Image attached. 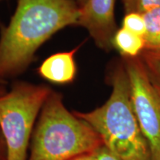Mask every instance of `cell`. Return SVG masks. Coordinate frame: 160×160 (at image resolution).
Returning a JSON list of instances; mask_svg holds the SVG:
<instances>
[{
    "label": "cell",
    "mask_w": 160,
    "mask_h": 160,
    "mask_svg": "<svg viewBox=\"0 0 160 160\" xmlns=\"http://www.w3.org/2000/svg\"><path fill=\"white\" fill-rule=\"evenodd\" d=\"M77 0H18L15 12L0 31V79L23 73L37 50L68 26H77Z\"/></svg>",
    "instance_id": "6da1fadb"
},
{
    "label": "cell",
    "mask_w": 160,
    "mask_h": 160,
    "mask_svg": "<svg viewBox=\"0 0 160 160\" xmlns=\"http://www.w3.org/2000/svg\"><path fill=\"white\" fill-rule=\"evenodd\" d=\"M112 91L102 105L89 112L73 111L99 133L103 145L120 160H153L136 117L122 60L109 75Z\"/></svg>",
    "instance_id": "7a4b0ae2"
},
{
    "label": "cell",
    "mask_w": 160,
    "mask_h": 160,
    "mask_svg": "<svg viewBox=\"0 0 160 160\" xmlns=\"http://www.w3.org/2000/svg\"><path fill=\"white\" fill-rule=\"evenodd\" d=\"M103 145L93 127L69 111L62 95L52 91L35 125L27 160H71Z\"/></svg>",
    "instance_id": "3957f363"
},
{
    "label": "cell",
    "mask_w": 160,
    "mask_h": 160,
    "mask_svg": "<svg viewBox=\"0 0 160 160\" xmlns=\"http://www.w3.org/2000/svg\"><path fill=\"white\" fill-rule=\"evenodd\" d=\"M52 90L44 85L18 82L0 96V128L8 160H27L33 130Z\"/></svg>",
    "instance_id": "277c9868"
},
{
    "label": "cell",
    "mask_w": 160,
    "mask_h": 160,
    "mask_svg": "<svg viewBox=\"0 0 160 160\" xmlns=\"http://www.w3.org/2000/svg\"><path fill=\"white\" fill-rule=\"evenodd\" d=\"M129 80L132 106L148 142L153 160H160V85L141 57H122Z\"/></svg>",
    "instance_id": "5b68a950"
},
{
    "label": "cell",
    "mask_w": 160,
    "mask_h": 160,
    "mask_svg": "<svg viewBox=\"0 0 160 160\" xmlns=\"http://www.w3.org/2000/svg\"><path fill=\"white\" fill-rule=\"evenodd\" d=\"M114 10L115 0H88L79 8L77 26L87 30L96 45L106 52L113 48L112 41L118 30Z\"/></svg>",
    "instance_id": "8992f818"
},
{
    "label": "cell",
    "mask_w": 160,
    "mask_h": 160,
    "mask_svg": "<svg viewBox=\"0 0 160 160\" xmlns=\"http://www.w3.org/2000/svg\"><path fill=\"white\" fill-rule=\"evenodd\" d=\"M80 45L70 51L59 52L44 60L38 68L40 77L56 85L71 83L77 76L75 55Z\"/></svg>",
    "instance_id": "52a82bcc"
},
{
    "label": "cell",
    "mask_w": 160,
    "mask_h": 160,
    "mask_svg": "<svg viewBox=\"0 0 160 160\" xmlns=\"http://www.w3.org/2000/svg\"><path fill=\"white\" fill-rule=\"evenodd\" d=\"M113 48L122 57L136 58L145 51V40L142 37L135 34L121 27L116 32L112 41Z\"/></svg>",
    "instance_id": "ba28073f"
},
{
    "label": "cell",
    "mask_w": 160,
    "mask_h": 160,
    "mask_svg": "<svg viewBox=\"0 0 160 160\" xmlns=\"http://www.w3.org/2000/svg\"><path fill=\"white\" fill-rule=\"evenodd\" d=\"M145 22V51H160V7L142 14Z\"/></svg>",
    "instance_id": "9c48e42d"
},
{
    "label": "cell",
    "mask_w": 160,
    "mask_h": 160,
    "mask_svg": "<svg viewBox=\"0 0 160 160\" xmlns=\"http://www.w3.org/2000/svg\"><path fill=\"white\" fill-rule=\"evenodd\" d=\"M125 14L138 13L143 14L150 10L160 7V0H122Z\"/></svg>",
    "instance_id": "30bf717a"
},
{
    "label": "cell",
    "mask_w": 160,
    "mask_h": 160,
    "mask_svg": "<svg viewBox=\"0 0 160 160\" xmlns=\"http://www.w3.org/2000/svg\"><path fill=\"white\" fill-rule=\"evenodd\" d=\"M122 27L132 33L144 37L145 33V22L142 14L138 13H125Z\"/></svg>",
    "instance_id": "8fae6325"
},
{
    "label": "cell",
    "mask_w": 160,
    "mask_h": 160,
    "mask_svg": "<svg viewBox=\"0 0 160 160\" xmlns=\"http://www.w3.org/2000/svg\"><path fill=\"white\" fill-rule=\"evenodd\" d=\"M140 57L150 74L160 85V51H143Z\"/></svg>",
    "instance_id": "7c38bea8"
},
{
    "label": "cell",
    "mask_w": 160,
    "mask_h": 160,
    "mask_svg": "<svg viewBox=\"0 0 160 160\" xmlns=\"http://www.w3.org/2000/svg\"><path fill=\"white\" fill-rule=\"evenodd\" d=\"M93 155L96 160H120L105 145L102 146L93 152Z\"/></svg>",
    "instance_id": "4fadbf2b"
},
{
    "label": "cell",
    "mask_w": 160,
    "mask_h": 160,
    "mask_svg": "<svg viewBox=\"0 0 160 160\" xmlns=\"http://www.w3.org/2000/svg\"><path fill=\"white\" fill-rule=\"evenodd\" d=\"M0 160H8V151L5 137L0 128Z\"/></svg>",
    "instance_id": "5bb4252c"
},
{
    "label": "cell",
    "mask_w": 160,
    "mask_h": 160,
    "mask_svg": "<svg viewBox=\"0 0 160 160\" xmlns=\"http://www.w3.org/2000/svg\"><path fill=\"white\" fill-rule=\"evenodd\" d=\"M71 160H96L93 157V153H86V154H82L76 157Z\"/></svg>",
    "instance_id": "9a60e30c"
},
{
    "label": "cell",
    "mask_w": 160,
    "mask_h": 160,
    "mask_svg": "<svg viewBox=\"0 0 160 160\" xmlns=\"http://www.w3.org/2000/svg\"><path fill=\"white\" fill-rule=\"evenodd\" d=\"M6 92H7V89H6L5 85H0V96L4 94Z\"/></svg>",
    "instance_id": "2e32d148"
},
{
    "label": "cell",
    "mask_w": 160,
    "mask_h": 160,
    "mask_svg": "<svg viewBox=\"0 0 160 160\" xmlns=\"http://www.w3.org/2000/svg\"><path fill=\"white\" fill-rule=\"evenodd\" d=\"M88 0H77V2L79 4V7H82V6H83L87 2Z\"/></svg>",
    "instance_id": "e0dca14e"
},
{
    "label": "cell",
    "mask_w": 160,
    "mask_h": 160,
    "mask_svg": "<svg viewBox=\"0 0 160 160\" xmlns=\"http://www.w3.org/2000/svg\"><path fill=\"white\" fill-rule=\"evenodd\" d=\"M6 84H7V82L0 79V85H5Z\"/></svg>",
    "instance_id": "ac0fdd59"
},
{
    "label": "cell",
    "mask_w": 160,
    "mask_h": 160,
    "mask_svg": "<svg viewBox=\"0 0 160 160\" xmlns=\"http://www.w3.org/2000/svg\"><path fill=\"white\" fill-rule=\"evenodd\" d=\"M2 1V0H0V2H1Z\"/></svg>",
    "instance_id": "d6986e66"
}]
</instances>
